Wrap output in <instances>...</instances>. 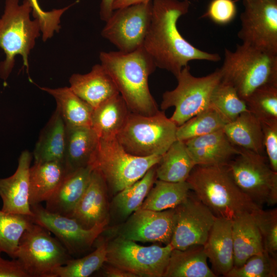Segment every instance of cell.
Returning a JSON list of instances; mask_svg holds the SVG:
<instances>
[{
	"label": "cell",
	"mask_w": 277,
	"mask_h": 277,
	"mask_svg": "<svg viewBox=\"0 0 277 277\" xmlns=\"http://www.w3.org/2000/svg\"><path fill=\"white\" fill-rule=\"evenodd\" d=\"M188 0H153L151 22L143 47L156 67L166 70L175 77L190 61L218 62L217 53L201 50L180 33L177 21L189 10Z\"/></svg>",
	"instance_id": "6da1fadb"
},
{
	"label": "cell",
	"mask_w": 277,
	"mask_h": 277,
	"mask_svg": "<svg viewBox=\"0 0 277 277\" xmlns=\"http://www.w3.org/2000/svg\"><path fill=\"white\" fill-rule=\"evenodd\" d=\"M99 57L131 113L151 115L160 111L148 86L157 67L143 46L131 52L102 51Z\"/></svg>",
	"instance_id": "7a4b0ae2"
},
{
	"label": "cell",
	"mask_w": 277,
	"mask_h": 277,
	"mask_svg": "<svg viewBox=\"0 0 277 277\" xmlns=\"http://www.w3.org/2000/svg\"><path fill=\"white\" fill-rule=\"evenodd\" d=\"M186 182L216 217L233 221L262 208L238 187L225 165H196Z\"/></svg>",
	"instance_id": "3957f363"
},
{
	"label": "cell",
	"mask_w": 277,
	"mask_h": 277,
	"mask_svg": "<svg viewBox=\"0 0 277 277\" xmlns=\"http://www.w3.org/2000/svg\"><path fill=\"white\" fill-rule=\"evenodd\" d=\"M222 81L231 85L245 100L254 90L266 85H277V54L243 44L232 51H224L219 68Z\"/></svg>",
	"instance_id": "277c9868"
},
{
	"label": "cell",
	"mask_w": 277,
	"mask_h": 277,
	"mask_svg": "<svg viewBox=\"0 0 277 277\" xmlns=\"http://www.w3.org/2000/svg\"><path fill=\"white\" fill-rule=\"evenodd\" d=\"M32 7L29 0H5L0 18V48L5 58L0 62V78L6 82L11 73L16 56H22L23 65L29 68V56L37 38L41 35L37 19L31 18Z\"/></svg>",
	"instance_id": "5b68a950"
},
{
	"label": "cell",
	"mask_w": 277,
	"mask_h": 277,
	"mask_svg": "<svg viewBox=\"0 0 277 277\" xmlns=\"http://www.w3.org/2000/svg\"><path fill=\"white\" fill-rule=\"evenodd\" d=\"M162 156H135L126 152L116 137L99 138L89 165L102 175L108 192L115 195L141 179Z\"/></svg>",
	"instance_id": "8992f818"
},
{
	"label": "cell",
	"mask_w": 277,
	"mask_h": 277,
	"mask_svg": "<svg viewBox=\"0 0 277 277\" xmlns=\"http://www.w3.org/2000/svg\"><path fill=\"white\" fill-rule=\"evenodd\" d=\"M177 128L164 111L151 115L130 112L116 137L125 150L132 155H163L176 140Z\"/></svg>",
	"instance_id": "52a82bcc"
},
{
	"label": "cell",
	"mask_w": 277,
	"mask_h": 277,
	"mask_svg": "<svg viewBox=\"0 0 277 277\" xmlns=\"http://www.w3.org/2000/svg\"><path fill=\"white\" fill-rule=\"evenodd\" d=\"M239 148L240 152L225 165L236 185L262 208L276 204L277 172L263 154Z\"/></svg>",
	"instance_id": "ba28073f"
},
{
	"label": "cell",
	"mask_w": 277,
	"mask_h": 277,
	"mask_svg": "<svg viewBox=\"0 0 277 277\" xmlns=\"http://www.w3.org/2000/svg\"><path fill=\"white\" fill-rule=\"evenodd\" d=\"M190 70L189 65L184 67L176 77L177 86L162 96L161 109L174 107L170 119L177 127L210 107L212 92L222 80L220 69L202 77L193 76Z\"/></svg>",
	"instance_id": "9c48e42d"
},
{
	"label": "cell",
	"mask_w": 277,
	"mask_h": 277,
	"mask_svg": "<svg viewBox=\"0 0 277 277\" xmlns=\"http://www.w3.org/2000/svg\"><path fill=\"white\" fill-rule=\"evenodd\" d=\"M72 258L48 230L33 222L22 235L15 254L29 277H51L55 269Z\"/></svg>",
	"instance_id": "30bf717a"
},
{
	"label": "cell",
	"mask_w": 277,
	"mask_h": 277,
	"mask_svg": "<svg viewBox=\"0 0 277 277\" xmlns=\"http://www.w3.org/2000/svg\"><path fill=\"white\" fill-rule=\"evenodd\" d=\"M173 249L170 243L144 246L118 236L107 243L105 263L136 277H163Z\"/></svg>",
	"instance_id": "8fae6325"
},
{
	"label": "cell",
	"mask_w": 277,
	"mask_h": 277,
	"mask_svg": "<svg viewBox=\"0 0 277 277\" xmlns=\"http://www.w3.org/2000/svg\"><path fill=\"white\" fill-rule=\"evenodd\" d=\"M152 5L150 1L114 10L102 36L121 52H131L141 47L150 26Z\"/></svg>",
	"instance_id": "7c38bea8"
},
{
	"label": "cell",
	"mask_w": 277,
	"mask_h": 277,
	"mask_svg": "<svg viewBox=\"0 0 277 277\" xmlns=\"http://www.w3.org/2000/svg\"><path fill=\"white\" fill-rule=\"evenodd\" d=\"M241 28L242 43L277 54V0H243Z\"/></svg>",
	"instance_id": "4fadbf2b"
},
{
	"label": "cell",
	"mask_w": 277,
	"mask_h": 277,
	"mask_svg": "<svg viewBox=\"0 0 277 277\" xmlns=\"http://www.w3.org/2000/svg\"><path fill=\"white\" fill-rule=\"evenodd\" d=\"M30 208L32 222L52 233L73 258L91 249L106 226L97 225L87 229L72 217L48 211L41 203L31 205Z\"/></svg>",
	"instance_id": "5bb4252c"
},
{
	"label": "cell",
	"mask_w": 277,
	"mask_h": 277,
	"mask_svg": "<svg viewBox=\"0 0 277 277\" xmlns=\"http://www.w3.org/2000/svg\"><path fill=\"white\" fill-rule=\"evenodd\" d=\"M175 211V224L170 243L173 249L184 250L192 246H203L216 216L195 195L190 193Z\"/></svg>",
	"instance_id": "9a60e30c"
},
{
	"label": "cell",
	"mask_w": 277,
	"mask_h": 277,
	"mask_svg": "<svg viewBox=\"0 0 277 277\" xmlns=\"http://www.w3.org/2000/svg\"><path fill=\"white\" fill-rule=\"evenodd\" d=\"M175 219V208L161 211L139 208L118 230V236L134 242L169 244Z\"/></svg>",
	"instance_id": "2e32d148"
},
{
	"label": "cell",
	"mask_w": 277,
	"mask_h": 277,
	"mask_svg": "<svg viewBox=\"0 0 277 277\" xmlns=\"http://www.w3.org/2000/svg\"><path fill=\"white\" fill-rule=\"evenodd\" d=\"M33 154L23 151L18 160L15 172L6 178H0L2 210L7 213L31 216L29 203V170Z\"/></svg>",
	"instance_id": "e0dca14e"
},
{
	"label": "cell",
	"mask_w": 277,
	"mask_h": 277,
	"mask_svg": "<svg viewBox=\"0 0 277 277\" xmlns=\"http://www.w3.org/2000/svg\"><path fill=\"white\" fill-rule=\"evenodd\" d=\"M108 193L104 179L93 169L87 187L70 217L87 229L107 225L109 216Z\"/></svg>",
	"instance_id": "ac0fdd59"
},
{
	"label": "cell",
	"mask_w": 277,
	"mask_h": 277,
	"mask_svg": "<svg viewBox=\"0 0 277 277\" xmlns=\"http://www.w3.org/2000/svg\"><path fill=\"white\" fill-rule=\"evenodd\" d=\"M183 142L195 165H225L240 152L223 129Z\"/></svg>",
	"instance_id": "d6986e66"
},
{
	"label": "cell",
	"mask_w": 277,
	"mask_h": 277,
	"mask_svg": "<svg viewBox=\"0 0 277 277\" xmlns=\"http://www.w3.org/2000/svg\"><path fill=\"white\" fill-rule=\"evenodd\" d=\"M69 83L71 90L93 109L120 94L112 79L101 64L94 65L87 73L73 74Z\"/></svg>",
	"instance_id": "ffe728a7"
},
{
	"label": "cell",
	"mask_w": 277,
	"mask_h": 277,
	"mask_svg": "<svg viewBox=\"0 0 277 277\" xmlns=\"http://www.w3.org/2000/svg\"><path fill=\"white\" fill-rule=\"evenodd\" d=\"M232 221L216 217L204 251L211 264L213 272L224 276L233 267Z\"/></svg>",
	"instance_id": "44dd1931"
},
{
	"label": "cell",
	"mask_w": 277,
	"mask_h": 277,
	"mask_svg": "<svg viewBox=\"0 0 277 277\" xmlns=\"http://www.w3.org/2000/svg\"><path fill=\"white\" fill-rule=\"evenodd\" d=\"M90 165L69 172L57 190L46 201L48 211L70 217L83 195L90 180Z\"/></svg>",
	"instance_id": "7402d4cb"
},
{
	"label": "cell",
	"mask_w": 277,
	"mask_h": 277,
	"mask_svg": "<svg viewBox=\"0 0 277 277\" xmlns=\"http://www.w3.org/2000/svg\"><path fill=\"white\" fill-rule=\"evenodd\" d=\"M69 173L64 162H34L29 170L30 205L46 202Z\"/></svg>",
	"instance_id": "603a6c76"
},
{
	"label": "cell",
	"mask_w": 277,
	"mask_h": 277,
	"mask_svg": "<svg viewBox=\"0 0 277 277\" xmlns=\"http://www.w3.org/2000/svg\"><path fill=\"white\" fill-rule=\"evenodd\" d=\"M66 126L57 109L42 130L32 153L34 162H64Z\"/></svg>",
	"instance_id": "cb8c5ba5"
},
{
	"label": "cell",
	"mask_w": 277,
	"mask_h": 277,
	"mask_svg": "<svg viewBox=\"0 0 277 277\" xmlns=\"http://www.w3.org/2000/svg\"><path fill=\"white\" fill-rule=\"evenodd\" d=\"M233 267L242 266L252 255L264 251L262 237L252 213L232 221Z\"/></svg>",
	"instance_id": "d4e9b609"
},
{
	"label": "cell",
	"mask_w": 277,
	"mask_h": 277,
	"mask_svg": "<svg viewBox=\"0 0 277 277\" xmlns=\"http://www.w3.org/2000/svg\"><path fill=\"white\" fill-rule=\"evenodd\" d=\"M98 140L91 127H66L64 163L69 172L89 165Z\"/></svg>",
	"instance_id": "484cf974"
},
{
	"label": "cell",
	"mask_w": 277,
	"mask_h": 277,
	"mask_svg": "<svg viewBox=\"0 0 277 277\" xmlns=\"http://www.w3.org/2000/svg\"><path fill=\"white\" fill-rule=\"evenodd\" d=\"M130 112L123 97L117 94L93 109L91 127L99 138L116 137Z\"/></svg>",
	"instance_id": "4316f807"
},
{
	"label": "cell",
	"mask_w": 277,
	"mask_h": 277,
	"mask_svg": "<svg viewBox=\"0 0 277 277\" xmlns=\"http://www.w3.org/2000/svg\"><path fill=\"white\" fill-rule=\"evenodd\" d=\"M203 246L173 249L163 277H216L208 266Z\"/></svg>",
	"instance_id": "83f0119b"
},
{
	"label": "cell",
	"mask_w": 277,
	"mask_h": 277,
	"mask_svg": "<svg viewBox=\"0 0 277 277\" xmlns=\"http://www.w3.org/2000/svg\"><path fill=\"white\" fill-rule=\"evenodd\" d=\"M223 130L235 146L263 154L265 150L261 123L249 111L227 123Z\"/></svg>",
	"instance_id": "f1b7e54d"
},
{
	"label": "cell",
	"mask_w": 277,
	"mask_h": 277,
	"mask_svg": "<svg viewBox=\"0 0 277 277\" xmlns=\"http://www.w3.org/2000/svg\"><path fill=\"white\" fill-rule=\"evenodd\" d=\"M53 97L66 127H91L93 109L75 94L69 87H39Z\"/></svg>",
	"instance_id": "f546056e"
},
{
	"label": "cell",
	"mask_w": 277,
	"mask_h": 277,
	"mask_svg": "<svg viewBox=\"0 0 277 277\" xmlns=\"http://www.w3.org/2000/svg\"><path fill=\"white\" fill-rule=\"evenodd\" d=\"M195 166L185 143L176 140L157 164L156 177L169 182H185Z\"/></svg>",
	"instance_id": "4dcf8cb0"
},
{
	"label": "cell",
	"mask_w": 277,
	"mask_h": 277,
	"mask_svg": "<svg viewBox=\"0 0 277 277\" xmlns=\"http://www.w3.org/2000/svg\"><path fill=\"white\" fill-rule=\"evenodd\" d=\"M156 165L150 168L141 179L114 195L112 207L120 218L129 217L141 207L156 181Z\"/></svg>",
	"instance_id": "1f68e13d"
},
{
	"label": "cell",
	"mask_w": 277,
	"mask_h": 277,
	"mask_svg": "<svg viewBox=\"0 0 277 277\" xmlns=\"http://www.w3.org/2000/svg\"><path fill=\"white\" fill-rule=\"evenodd\" d=\"M140 208L161 211L174 208L189 194L190 187L186 182H169L157 180Z\"/></svg>",
	"instance_id": "d6a6232c"
},
{
	"label": "cell",
	"mask_w": 277,
	"mask_h": 277,
	"mask_svg": "<svg viewBox=\"0 0 277 277\" xmlns=\"http://www.w3.org/2000/svg\"><path fill=\"white\" fill-rule=\"evenodd\" d=\"M107 242L100 243L96 249L82 258H72L55 269L51 277H87L98 271L106 261Z\"/></svg>",
	"instance_id": "836d02e7"
},
{
	"label": "cell",
	"mask_w": 277,
	"mask_h": 277,
	"mask_svg": "<svg viewBox=\"0 0 277 277\" xmlns=\"http://www.w3.org/2000/svg\"><path fill=\"white\" fill-rule=\"evenodd\" d=\"M228 122L215 109L210 106L177 127L176 140L182 141L223 129Z\"/></svg>",
	"instance_id": "e575fe53"
},
{
	"label": "cell",
	"mask_w": 277,
	"mask_h": 277,
	"mask_svg": "<svg viewBox=\"0 0 277 277\" xmlns=\"http://www.w3.org/2000/svg\"><path fill=\"white\" fill-rule=\"evenodd\" d=\"M32 223L29 216L0 210V252L15 259L20 239Z\"/></svg>",
	"instance_id": "d590c367"
},
{
	"label": "cell",
	"mask_w": 277,
	"mask_h": 277,
	"mask_svg": "<svg viewBox=\"0 0 277 277\" xmlns=\"http://www.w3.org/2000/svg\"><path fill=\"white\" fill-rule=\"evenodd\" d=\"M210 106L217 110L228 123L249 111L245 101L240 97L234 87L222 81L212 92Z\"/></svg>",
	"instance_id": "8d00e7d4"
},
{
	"label": "cell",
	"mask_w": 277,
	"mask_h": 277,
	"mask_svg": "<svg viewBox=\"0 0 277 277\" xmlns=\"http://www.w3.org/2000/svg\"><path fill=\"white\" fill-rule=\"evenodd\" d=\"M248 110L260 121L277 120V85H266L245 100Z\"/></svg>",
	"instance_id": "74e56055"
},
{
	"label": "cell",
	"mask_w": 277,
	"mask_h": 277,
	"mask_svg": "<svg viewBox=\"0 0 277 277\" xmlns=\"http://www.w3.org/2000/svg\"><path fill=\"white\" fill-rule=\"evenodd\" d=\"M276 255L266 251L252 255L240 267H233L226 277H276Z\"/></svg>",
	"instance_id": "f35d334b"
},
{
	"label": "cell",
	"mask_w": 277,
	"mask_h": 277,
	"mask_svg": "<svg viewBox=\"0 0 277 277\" xmlns=\"http://www.w3.org/2000/svg\"><path fill=\"white\" fill-rule=\"evenodd\" d=\"M259 229L265 251L276 255L277 209L260 208L252 213Z\"/></svg>",
	"instance_id": "ab89813d"
},
{
	"label": "cell",
	"mask_w": 277,
	"mask_h": 277,
	"mask_svg": "<svg viewBox=\"0 0 277 277\" xmlns=\"http://www.w3.org/2000/svg\"><path fill=\"white\" fill-rule=\"evenodd\" d=\"M29 1L32 7V16L39 22L42 39L47 41L60 30L61 17L69 6L46 11L41 8L37 0Z\"/></svg>",
	"instance_id": "60d3db41"
},
{
	"label": "cell",
	"mask_w": 277,
	"mask_h": 277,
	"mask_svg": "<svg viewBox=\"0 0 277 277\" xmlns=\"http://www.w3.org/2000/svg\"><path fill=\"white\" fill-rule=\"evenodd\" d=\"M235 2L233 0H212L202 17H208L219 25L231 22L236 14Z\"/></svg>",
	"instance_id": "b9f144b4"
},
{
	"label": "cell",
	"mask_w": 277,
	"mask_h": 277,
	"mask_svg": "<svg viewBox=\"0 0 277 277\" xmlns=\"http://www.w3.org/2000/svg\"><path fill=\"white\" fill-rule=\"evenodd\" d=\"M264 150L269 164L277 172V120L261 121Z\"/></svg>",
	"instance_id": "7bdbcfd3"
},
{
	"label": "cell",
	"mask_w": 277,
	"mask_h": 277,
	"mask_svg": "<svg viewBox=\"0 0 277 277\" xmlns=\"http://www.w3.org/2000/svg\"><path fill=\"white\" fill-rule=\"evenodd\" d=\"M0 252V277H29L21 262L17 259L7 260Z\"/></svg>",
	"instance_id": "ee69618b"
},
{
	"label": "cell",
	"mask_w": 277,
	"mask_h": 277,
	"mask_svg": "<svg viewBox=\"0 0 277 277\" xmlns=\"http://www.w3.org/2000/svg\"><path fill=\"white\" fill-rule=\"evenodd\" d=\"M102 275L107 277H136L134 274L115 266L105 263L100 269Z\"/></svg>",
	"instance_id": "f6af8a7d"
},
{
	"label": "cell",
	"mask_w": 277,
	"mask_h": 277,
	"mask_svg": "<svg viewBox=\"0 0 277 277\" xmlns=\"http://www.w3.org/2000/svg\"><path fill=\"white\" fill-rule=\"evenodd\" d=\"M115 0H101L100 15L101 19L106 22L112 15L113 9V5Z\"/></svg>",
	"instance_id": "bcb514c9"
},
{
	"label": "cell",
	"mask_w": 277,
	"mask_h": 277,
	"mask_svg": "<svg viewBox=\"0 0 277 277\" xmlns=\"http://www.w3.org/2000/svg\"><path fill=\"white\" fill-rule=\"evenodd\" d=\"M151 0H115L113 5V10L129 5L149 2Z\"/></svg>",
	"instance_id": "7dc6e473"
},
{
	"label": "cell",
	"mask_w": 277,
	"mask_h": 277,
	"mask_svg": "<svg viewBox=\"0 0 277 277\" xmlns=\"http://www.w3.org/2000/svg\"><path fill=\"white\" fill-rule=\"evenodd\" d=\"M233 1H234L235 2H236V1H239L240 0H233Z\"/></svg>",
	"instance_id": "c3c4849f"
}]
</instances>
